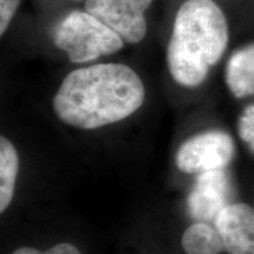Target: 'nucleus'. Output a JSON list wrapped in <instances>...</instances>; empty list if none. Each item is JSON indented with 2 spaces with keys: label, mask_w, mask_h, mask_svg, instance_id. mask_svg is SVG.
Listing matches in <instances>:
<instances>
[{
  "label": "nucleus",
  "mask_w": 254,
  "mask_h": 254,
  "mask_svg": "<svg viewBox=\"0 0 254 254\" xmlns=\"http://www.w3.org/2000/svg\"><path fill=\"white\" fill-rule=\"evenodd\" d=\"M144 100V84L129 66L97 64L66 75L53 98V110L69 126L94 129L127 118Z\"/></svg>",
  "instance_id": "nucleus-1"
},
{
  "label": "nucleus",
  "mask_w": 254,
  "mask_h": 254,
  "mask_svg": "<svg viewBox=\"0 0 254 254\" xmlns=\"http://www.w3.org/2000/svg\"><path fill=\"white\" fill-rule=\"evenodd\" d=\"M227 19L214 0H185L178 8L166 60L173 80L196 87L228 45Z\"/></svg>",
  "instance_id": "nucleus-2"
},
{
  "label": "nucleus",
  "mask_w": 254,
  "mask_h": 254,
  "mask_svg": "<svg viewBox=\"0 0 254 254\" xmlns=\"http://www.w3.org/2000/svg\"><path fill=\"white\" fill-rule=\"evenodd\" d=\"M53 43L69 62L84 64L114 55L124 47L122 37L87 11H72L53 31Z\"/></svg>",
  "instance_id": "nucleus-3"
},
{
  "label": "nucleus",
  "mask_w": 254,
  "mask_h": 254,
  "mask_svg": "<svg viewBox=\"0 0 254 254\" xmlns=\"http://www.w3.org/2000/svg\"><path fill=\"white\" fill-rule=\"evenodd\" d=\"M233 155V139L226 132L213 129L184 141L177 152L176 164L184 173H202L224 168Z\"/></svg>",
  "instance_id": "nucleus-4"
},
{
  "label": "nucleus",
  "mask_w": 254,
  "mask_h": 254,
  "mask_svg": "<svg viewBox=\"0 0 254 254\" xmlns=\"http://www.w3.org/2000/svg\"><path fill=\"white\" fill-rule=\"evenodd\" d=\"M153 0H86L84 9L114 30L126 43L138 44L147 34L146 12Z\"/></svg>",
  "instance_id": "nucleus-5"
},
{
  "label": "nucleus",
  "mask_w": 254,
  "mask_h": 254,
  "mask_svg": "<svg viewBox=\"0 0 254 254\" xmlns=\"http://www.w3.org/2000/svg\"><path fill=\"white\" fill-rule=\"evenodd\" d=\"M231 192L230 178L222 168L200 173L187 200L190 217L196 221L215 222L230 205Z\"/></svg>",
  "instance_id": "nucleus-6"
},
{
  "label": "nucleus",
  "mask_w": 254,
  "mask_h": 254,
  "mask_svg": "<svg viewBox=\"0 0 254 254\" xmlns=\"http://www.w3.org/2000/svg\"><path fill=\"white\" fill-rule=\"evenodd\" d=\"M215 227L230 254H254V209L246 204H230L219 214Z\"/></svg>",
  "instance_id": "nucleus-7"
},
{
  "label": "nucleus",
  "mask_w": 254,
  "mask_h": 254,
  "mask_svg": "<svg viewBox=\"0 0 254 254\" xmlns=\"http://www.w3.org/2000/svg\"><path fill=\"white\" fill-rule=\"evenodd\" d=\"M226 84L236 98L254 94V44L232 55L226 66Z\"/></svg>",
  "instance_id": "nucleus-8"
},
{
  "label": "nucleus",
  "mask_w": 254,
  "mask_h": 254,
  "mask_svg": "<svg viewBox=\"0 0 254 254\" xmlns=\"http://www.w3.org/2000/svg\"><path fill=\"white\" fill-rule=\"evenodd\" d=\"M182 244L187 254H218L225 251L220 232L204 221L190 225L184 232Z\"/></svg>",
  "instance_id": "nucleus-9"
},
{
  "label": "nucleus",
  "mask_w": 254,
  "mask_h": 254,
  "mask_svg": "<svg viewBox=\"0 0 254 254\" xmlns=\"http://www.w3.org/2000/svg\"><path fill=\"white\" fill-rule=\"evenodd\" d=\"M19 167L17 150L5 136L0 138V212H5L14 194Z\"/></svg>",
  "instance_id": "nucleus-10"
},
{
  "label": "nucleus",
  "mask_w": 254,
  "mask_h": 254,
  "mask_svg": "<svg viewBox=\"0 0 254 254\" xmlns=\"http://www.w3.org/2000/svg\"><path fill=\"white\" fill-rule=\"evenodd\" d=\"M240 138L254 152V105H250L241 113L238 124Z\"/></svg>",
  "instance_id": "nucleus-11"
},
{
  "label": "nucleus",
  "mask_w": 254,
  "mask_h": 254,
  "mask_svg": "<svg viewBox=\"0 0 254 254\" xmlns=\"http://www.w3.org/2000/svg\"><path fill=\"white\" fill-rule=\"evenodd\" d=\"M21 0H0V36H4L17 13Z\"/></svg>",
  "instance_id": "nucleus-12"
},
{
  "label": "nucleus",
  "mask_w": 254,
  "mask_h": 254,
  "mask_svg": "<svg viewBox=\"0 0 254 254\" xmlns=\"http://www.w3.org/2000/svg\"><path fill=\"white\" fill-rule=\"evenodd\" d=\"M12 254H81L77 247L71 245V244H58V245L51 247L50 250L41 252L36 249L31 247H20L15 250Z\"/></svg>",
  "instance_id": "nucleus-13"
},
{
  "label": "nucleus",
  "mask_w": 254,
  "mask_h": 254,
  "mask_svg": "<svg viewBox=\"0 0 254 254\" xmlns=\"http://www.w3.org/2000/svg\"><path fill=\"white\" fill-rule=\"evenodd\" d=\"M74 1H80V0H74Z\"/></svg>",
  "instance_id": "nucleus-14"
}]
</instances>
